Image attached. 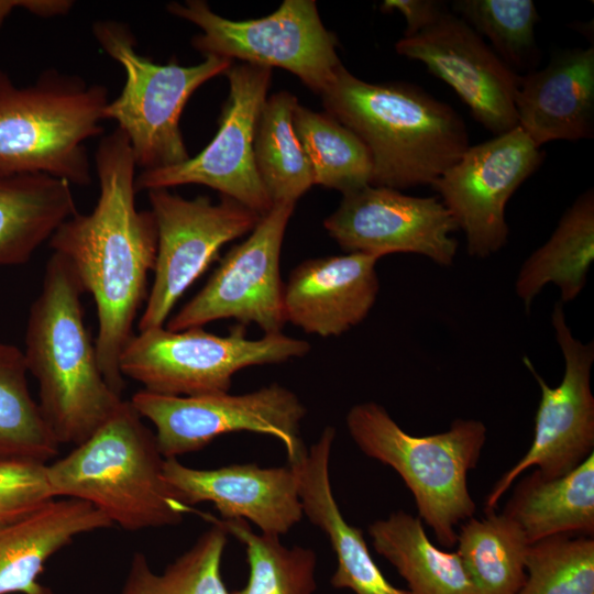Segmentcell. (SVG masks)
<instances>
[{
    "instance_id": "d6986e66",
    "label": "cell",
    "mask_w": 594,
    "mask_h": 594,
    "mask_svg": "<svg viewBox=\"0 0 594 594\" xmlns=\"http://www.w3.org/2000/svg\"><path fill=\"white\" fill-rule=\"evenodd\" d=\"M378 257L346 253L309 258L284 283L286 322L319 337H338L361 323L380 290Z\"/></svg>"
},
{
    "instance_id": "52a82bcc",
    "label": "cell",
    "mask_w": 594,
    "mask_h": 594,
    "mask_svg": "<svg viewBox=\"0 0 594 594\" xmlns=\"http://www.w3.org/2000/svg\"><path fill=\"white\" fill-rule=\"evenodd\" d=\"M92 34L101 48L125 72L121 94L109 101L105 120H113L129 140L136 167L166 168L187 161L179 127L191 95L209 79L224 74L232 61L206 56L196 65L174 61L157 64L136 51V38L127 23L97 21Z\"/></svg>"
},
{
    "instance_id": "5bb4252c",
    "label": "cell",
    "mask_w": 594,
    "mask_h": 594,
    "mask_svg": "<svg viewBox=\"0 0 594 594\" xmlns=\"http://www.w3.org/2000/svg\"><path fill=\"white\" fill-rule=\"evenodd\" d=\"M224 74L230 89L212 141L180 164L142 170L136 175L135 188L136 191H148L187 184L205 185L262 217L271 210L273 202L258 177L253 144L272 68L242 63L231 65Z\"/></svg>"
},
{
    "instance_id": "d6a6232c",
    "label": "cell",
    "mask_w": 594,
    "mask_h": 594,
    "mask_svg": "<svg viewBox=\"0 0 594 594\" xmlns=\"http://www.w3.org/2000/svg\"><path fill=\"white\" fill-rule=\"evenodd\" d=\"M455 14L466 22L515 73L531 72L539 59L531 0H459ZM518 74V73H517Z\"/></svg>"
},
{
    "instance_id": "f1b7e54d",
    "label": "cell",
    "mask_w": 594,
    "mask_h": 594,
    "mask_svg": "<svg viewBox=\"0 0 594 594\" xmlns=\"http://www.w3.org/2000/svg\"><path fill=\"white\" fill-rule=\"evenodd\" d=\"M293 123L310 163L315 185L342 195L371 185V155L353 131L327 112H316L299 103Z\"/></svg>"
},
{
    "instance_id": "44dd1931",
    "label": "cell",
    "mask_w": 594,
    "mask_h": 594,
    "mask_svg": "<svg viewBox=\"0 0 594 594\" xmlns=\"http://www.w3.org/2000/svg\"><path fill=\"white\" fill-rule=\"evenodd\" d=\"M515 107L518 127L537 145L594 134V48L553 56L547 67L520 76Z\"/></svg>"
},
{
    "instance_id": "277c9868",
    "label": "cell",
    "mask_w": 594,
    "mask_h": 594,
    "mask_svg": "<svg viewBox=\"0 0 594 594\" xmlns=\"http://www.w3.org/2000/svg\"><path fill=\"white\" fill-rule=\"evenodd\" d=\"M154 432L130 400L88 439L47 464L54 497L85 501L122 529L179 524L194 509L174 494L163 474Z\"/></svg>"
},
{
    "instance_id": "836d02e7",
    "label": "cell",
    "mask_w": 594,
    "mask_h": 594,
    "mask_svg": "<svg viewBox=\"0 0 594 594\" xmlns=\"http://www.w3.org/2000/svg\"><path fill=\"white\" fill-rule=\"evenodd\" d=\"M518 594H594V538L557 535L528 547Z\"/></svg>"
},
{
    "instance_id": "ffe728a7",
    "label": "cell",
    "mask_w": 594,
    "mask_h": 594,
    "mask_svg": "<svg viewBox=\"0 0 594 594\" xmlns=\"http://www.w3.org/2000/svg\"><path fill=\"white\" fill-rule=\"evenodd\" d=\"M110 527L103 513L72 497L0 513V594H52L38 582L44 563L76 536Z\"/></svg>"
},
{
    "instance_id": "e575fe53",
    "label": "cell",
    "mask_w": 594,
    "mask_h": 594,
    "mask_svg": "<svg viewBox=\"0 0 594 594\" xmlns=\"http://www.w3.org/2000/svg\"><path fill=\"white\" fill-rule=\"evenodd\" d=\"M53 497L47 463L0 457V513L23 509Z\"/></svg>"
},
{
    "instance_id": "7c38bea8",
    "label": "cell",
    "mask_w": 594,
    "mask_h": 594,
    "mask_svg": "<svg viewBox=\"0 0 594 594\" xmlns=\"http://www.w3.org/2000/svg\"><path fill=\"white\" fill-rule=\"evenodd\" d=\"M293 202L274 204L250 235L232 246L204 287L166 323L179 331L220 319L256 324L264 334L279 333L286 323L280 251Z\"/></svg>"
},
{
    "instance_id": "9a60e30c",
    "label": "cell",
    "mask_w": 594,
    "mask_h": 594,
    "mask_svg": "<svg viewBox=\"0 0 594 594\" xmlns=\"http://www.w3.org/2000/svg\"><path fill=\"white\" fill-rule=\"evenodd\" d=\"M542 160L540 147L516 127L469 146L430 185L463 231L471 256L488 257L506 244V205Z\"/></svg>"
},
{
    "instance_id": "9c48e42d",
    "label": "cell",
    "mask_w": 594,
    "mask_h": 594,
    "mask_svg": "<svg viewBox=\"0 0 594 594\" xmlns=\"http://www.w3.org/2000/svg\"><path fill=\"white\" fill-rule=\"evenodd\" d=\"M166 8L201 30L191 44L205 57L279 67L319 95L342 66L337 37L323 26L314 0H285L266 16L242 21L215 13L202 0L170 2Z\"/></svg>"
},
{
    "instance_id": "8d00e7d4",
    "label": "cell",
    "mask_w": 594,
    "mask_h": 594,
    "mask_svg": "<svg viewBox=\"0 0 594 594\" xmlns=\"http://www.w3.org/2000/svg\"><path fill=\"white\" fill-rule=\"evenodd\" d=\"M32 0H0V30L14 9H24L30 11Z\"/></svg>"
},
{
    "instance_id": "e0dca14e",
    "label": "cell",
    "mask_w": 594,
    "mask_h": 594,
    "mask_svg": "<svg viewBox=\"0 0 594 594\" xmlns=\"http://www.w3.org/2000/svg\"><path fill=\"white\" fill-rule=\"evenodd\" d=\"M395 50L424 63L495 135L518 127L515 99L520 76L455 13L444 10L419 33L399 40Z\"/></svg>"
},
{
    "instance_id": "cb8c5ba5",
    "label": "cell",
    "mask_w": 594,
    "mask_h": 594,
    "mask_svg": "<svg viewBox=\"0 0 594 594\" xmlns=\"http://www.w3.org/2000/svg\"><path fill=\"white\" fill-rule=\"evenodd\" d=\"M77 212L66 180L41 173L0 175V266L26 263Z\"/></svg>"
},
{
    "instance_id": "83f0119b",
    "label": "cell",
    "mask_w": 594,
    "mask_h": 594,
    "mask_svg": "<svg viewBox=\"0 0 594 594\" xmlns=\"http://www.w3.org/2000/svg\"><path fill=\"white\" fill-rule=\"evenodd\" d=\"M297 98L278 91L266 98L254 134V161L261 183L274 204L296 201L314 183L308 157L295 132Z\"/></svg>"
},
{
    "instance_id": "8fae6325",
    "label": "cell",
    "mask_w": 594,
    "mask_h": 594,
    "mask_svg": "<svg viewBox=\"0 0 594 594\" xmlns=\"http://www.w3.org/2000/svg\"><path fill=\"white\" fill-rule=\"evenodd\" d=\"M157 228L154 280L138 331L164 327L186 290L218 257L222 246L246 233L261 216L221 196L215 204L206 196L186 199L166 188L148 190Z\"/></svg>"
},
{
    "instance_id": "2e32d148",
    "label": "cell",
    "mask_w": 594,
    "mask_h": 594,
    "mask_svg": "<svg viewBox=\"0 0 594 594\" xmlns=\"http://www.w3.org/2000/svg\"><path fill=\"white\" fill-rule=\"evenodd\" d=\"M339 207L323 221L329 235L348 253L378 258L414 253L450 266L458 227L437 197H416L387 187L367 185L342 195Z\"/></svg>"
},
{
    "instance_id": "5b68a950",
    "label": "cell",
    "mask_w": 594,
    "mask_h": 594,
    "mask_svg": "<svg viewBox=\"0 0 594 594\" xmlns=\"http://www.w3.org/2000/svg\"><path fill=\"white\" fill-rule=\"evenodd\" d=\"M108 90L47 69L24 88L0 70V175L41 173L88 185L85 142L103 132Z\"/></svg>"
},
{
    "instance_id": "3957f363",
    "label": "cell",
    "mask_w": 594,
    "mask_h": 594,
    "mask_svg": "<svg viewBox=\"0 0 594 594\" xmlns=\"http://www.w3.org/2000/svg\"><path fill=\"white\" fill-rule=\"evenodd\" d=\"M84 293L70 263L53 252L26 324L25 363L37 381L40 408L59 444L84 442L123 402L101 373L85 324Z\"/></svg>"
},
{
    "instance_id": "7a4b0ae2",
    "label": "cell",
    "mask_w": 594,
    "mask_h": 594,
    "mask_svg": "<svg viewBox=\"0 0 594 594\" xmlns=\"http://www.w3.org/2000/svg\"><path fill=\"white\" fill-rule=\"evenodd\" d=\"M321 97L326 112L367 147L373 186L431 185L470 146L459 113L416 85L367 82L342 65Z\"/></svg>"
},
{
    "instance_id": "d590c367",
    "label": "cell",
    "mask_w": 594,
    "mask_h": 594,
    "mask_svg": "<svg viewBox=\"0 0 594 594\" xmlns=\"http://www.w3.org/2000/svg\"><path fill=\"white\" fill-rule=\"evenodd\" d=\"M383 12L398 11L406 20L405 36H413L431 23L444 11L439 1L433 0H385Z\"/></svg>"
},
{
    "instance_id": "30bf717a",
    "label": "cell",
    "mask_w": 594,
    "mask_h": 594,
    "mask_svg": "<svg viewBox=\"0 0 594 594\" xmlns=\"http://www.w3.org/2000/svg\"><path fill=\"white\" fill-rule=\"evenodd\" d=\"M130 403L154 425L164 459L201 450L222 435L240 431L279 440L288 464L308 450L300 438L307 409L294 392L276 383L238 395L169 396L142 389Z\"/></svg>"
},
{
    "instance_id": "ba28073f",
    "label": "cell",
    "mask_w": 594,
    "mask_h": 594,
    "mask_svg": "<svg viewBox=\"0 0 594 594\" xmlns=\"http://www.w3.org/2000/svg\"><path fill=\"white\" fill-rule=\"evenodd\" d=\"M307 341L279 333L246 337L244 326L228 336L202 327L173 331L164 327L138 331L123 349L120 371L145 391L169 396L228 393L233 375L255 365L302 358Z\"/></svg>"
},
{
    "instance_id": "603a6c76",
    "label": "cell",
    "mask_w": 594,
    "mask_h": 594,
    "mask_svg": "<svg viewBox=\"0 0 594 594\" xmlns=\"http://www.w3.org/2000/svg\"><path fill=\"white\" fill-rule=\"evenodd\" d=\"M503 514L535 543L557 535L594 536V453L565 475L538 470L515 486Z\"/></svg>"
},
{
    "instance_id": "d4e9b609",
    "label": "cell",
    "mask_w": 594,
    "mask_h": 594,
    "mask_svg": "<svg viewBox=\"0 0 594 594\" xmlns=\"http://www.w3.org/2000/svg\"><path fill=\"white\" fill-rule=\"evenodd\" d=\"M594 261V191L579 196L561 217L548 241L521 265L515 289L526 310L547 284H554L561 302L575 299Z\"/></svg>"
},
{
    "instance_id": "7402d4cb",
    "label": "cell",
    "mask_w": 594,
    "mask_h": 594,
    "mask_svg": "<svg viewBox=\"0 0 594 594\" xmlns=\"http://www.w3.org/2000/svg\"><path fill=\"white\" fill-rule=\"evenodd\" d=\"M336 429L326 427L319 439L292 465L297 474L304 515L328 537L338 566L330 579L334 588L355 594H410L394 586L373 560L363 532L346 522L333 496L329 464Z\"/></svg>"
},
{
    "instance_id": "4fadbf2b",
    "label": "cell",
    "mask_w": 594,
    "mask_h": 594,
    "mask_svg": "<svg viewBox=\"0 0 594 594\" xmlns=\"http://www.w3.org/2000/svg\"><path fill=\"white\" fill-rule=\"evenodd\" d=\"M551 322L564 359L563 377L558 386L551 387L531 361L524 358L525 366L541 391L534 438L525 455L492 487L485 501V512L495 510L499 498L527 469L537 466L543 477L554 479L568 474L593 453L594 397L591 370L594 342L583 343L573 336L561 301L553 308Z\"/></svg>"
},
{
    "instance_id": "4316f807",
    "label": "cell",
    "mask_w": 594,
    "mask_h": 594,
    "mask_svg": "<svg viewBox=\"0 0 594 594\" xmlns=\"http://www.w3.org/2000/svg\"><path fill=\"white\" fill-rule=\"evenodd\" d=\"M458 553L472 584V594H518L526 581L530 543L505 514L465 520L457 532Z\"/></svg>"
},
{
    "instance_id": "8992f818",
    "label": "cell",
    "mask_w": 594,
    "mask_h": 594,
    "mask_svg": "<svg viewBox=\"0 0 594 594\" xmlns=\"http://www.w3.org/2000/svg\"><path fill=\"white\" fill-rule=\"evenodd\" d=\"M345 422L364 454L399 474L414 496L419 518L431 527L438 542L453 547L458 536L454 527L476 512L468 473L480 460L485 425L459 418L443 432L411 436L374 402L354 405Z\"/></svg>"
},
{
    "instance_id": "f546056e",
    "label": "cell",
    "mask_w": 594,
    "mask_h": 594,
    "mask_svg": "<svg viewBox=\"0 0 594 594\" xmlns=\"http://www.w3.org/2000/svg\"><path fill=\"white\" fill-rule=\"evenodd\" d=\"M202 518L220 525L246 551V584L230 594H314L317 590V554L310 548L284 546L278 536L256 534L244 519L224 520L207 513Z\"/></svg>"
},
{
    "instance_id": "ac0fdd59",
    "label": "cell",
    "mask_w": 594,
    "mask_h": 594,
    "mask_svg": "<svg viewBox=\"0 0 594 594\" xmlns=\"http://www.w3.org/2000/svg\"><path fill=\"white\" fill-rule=\"evenodd\" d=\"M163 474L175 496L193 506L210 502L221 519H244L262 534L280 536L304 516L294 468H261L255 463L200 470L165 459Z\"/></svg>"
},
{
    "instance_id": "1f68e13d",
    "label": "cell",
    "mask_w": 594,
    "mask_h": 594,
    "mask_svg": "<svg viewBox=\"0 0 594 594\" xmlns=\"http://www.w3.org/2000/svg\"><path fill=\"white\" fill-rule=\"evenodd\" d=\"M211 524L161 573L152 570L144 553L134 552L118 594H230L221 575L228 532Z\"/></svg>"
},
{
    "instance_id": "6da1fadb",
    "label": "cell",
    "mask_w": 594,
    "mask_h": 594,
    "mask_svg": "<svg viewBox=\"0 0 594 594\" xmlns=\"http://www.w3.org/2000/svg\"><path fill=\"white\" fill-rule=\"evenodd\" d=\"M95 162L100 190L94 210L66 220L50 245L70 263L84 290L94 297L98 363L107 383L121 395L125 381L120 356L148 296L157 228L151 210L136 208V165L119 128L100 140Z\"/></svg>"
},
{
    "instance_id": "484cf974",
    "label": "cell",
    "mask_w": 594,
    "mask_h": 594,
    "mask_svg": "<svg viewBox=\"0 0 594 594\" xmlns=\"http://www.w3.org/2000/svg\"><path fill=\"white\" fill-rule=\"evenodd\" d=\"M375 551L405 579L410 594H472L458 552L433 546L419 517L404 510L369 526Z\"/></svg>"
},
{
    "instance_id": "4dcf8cb0",
    "label": "cell",
    "mask_w": 594,
    "mask_h": 594,
    "mask_svg": "<svg viewBox=\"0 0 594 594\" xmlns=\"http://www.w3.org/2000/svg\"><path fill=\"white\" fill-rule=\"evenodd\" d=\"M23 351L0 342V457L46 463L59 443L28 386Z\"/></svg>"
}]
</instances>
